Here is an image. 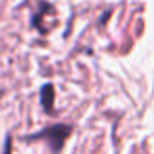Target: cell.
I'll list each match as a JSON object with an SVG mask.
<instances>
[{
	"label": "cell",
	"mask_w": 154,
	"mask_h": 154,
	"mask_svg": "<svg viewBox=\"0 0 154 154\" xmlns=\"http://www.w3.org/2000/svg\"><path fill=\"white\" fill-rule=\"evenodd\" d=\"M53 96H54V89L53 85H44L42 87V103L45 107L47 112H51V102H53Z\"/></svg>",
	"instance_id": "obj_2"
},
{
	"label": "cell",
	"mask_w": 154,
	"mask_h": 154,
	"mask_svg": "<svg viewBox=\"0 0 154 154\" xmlns=\"http://www.w3.org/2000/svg\"><path fill=\"white\" fill-rule=\"evenodd\" d=\"M69 134H71V125L58 123V125H51V127H47V129L42 131V132L33 134L31 140H38V138H42V140H45V141L51 145V149H53L54 152H58V150L62 149V145H63V141L67 140Z\"/></svg>",
	"instance_id": "obj_1"
}]
</instances>
